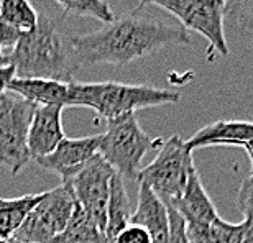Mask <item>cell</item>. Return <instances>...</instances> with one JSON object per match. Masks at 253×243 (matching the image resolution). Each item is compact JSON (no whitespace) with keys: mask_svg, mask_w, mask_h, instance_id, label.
I'll use <instances>...</instances> for the list:
<instances>
[{"mask_svg":"<svg viewBox=\"0 0 253 243\" xmlns=\"http://www.w3.org/2000/svg\"><path fill=\"white\" fill-rule=\"evenodd\" d=\"M78 61L83 66H125L166 46H189L191 35L181 25L130 13L102 25L99 30L73 37Z\"/></svg>","mask_w":253,"mask_h":243,"instance_id":"cell-1","label":"cell"},{"mask_svg":"<svg viewBox=\"0 0 253 243\" xmlns=\"http://www.w3.org/2000/svg\"><path fill=\"white\" fill-rule=\"evenodd\" d=\"M73 37L63 20L49 13H40L37 27L22 35L10 56L15 78L71 82L81 68Z\"/></svg>","mask_w":253,"mask_h":243,"instance_id":"cell-2","label":"cell"},{"mask_svg":"<svg viewBox=\"0 0 253 243\" xmlns=\"http://www.w3.org/2000/svg\"><path fill=\"white\" fill-rule=\"evenodd\" d=\"M181 94L173 89L124 82H68V107L92 109L105 122L135 114L140 109L176 104Z\"/></svg>","mask_w":253,"mask_h":243,"instance_id":"cell-3","label":"cell"},{"mask_svg":"<svg viewBox=\"0 0 253 243\" xmlns=\"http://www.w3.org/2000/svg\"><path fill=\"white\" fill-rule=\"evenodd\" d=\"M165 138L151 136L140 126L135 114L107 122V130L100 135L97 153L122 178L135 179L140 163L151 150H158Z\"/></svg>","mask_w":253,"mask_h":243,"instance_id":"cell-4","label":"cell"},{"mask_svg":"<svg viewBox=\"0 0 253 243\" xmlns=\"http://www.w3.org/2000/svg\"><path fill=\"white\" fill-rule=\"evenodd\" d=\"M192 168V151L179 135H171L163 140L156 158L141 168L135 179L148 186L166 207H174L183 196Z\"/></svg>","mask_w":253,"mask_h":243,"instance_id":"cell-5","label":"cell"},{"mask_svg":"<svg viewBox=\"0 0 253 243\" xmlns=\"http://www.w3.org/2000/svg\"><path fill=\"white\" fill-rule=\"evenodd\" d=\"M141 7L153 5L169 12L186 32H196L209 41V56H229L225 38L227 0H140Z\"/></svg>","mask_w":253,"mask_h":243,"instance_id":"cell-6","label":"cell"},{"mask_svg":"<svg viewBox=\"0 0 253 243\" xmlns=\"http://www.w3.org/2000/svg\"><path fill=\"white\" fill-rule=\"evenodd\" d=\"M76 197L68 182H61L51 191H44L43 197L33 207L13 240L28 243H56L63 234L76 207Z\"/></svg>","mask_w":253,"mask_h":243,"instance_id":"cell-7","label":"cell"},{"mask_svg":"<svg viewBox=\"0 0 253 243\" xmlns=\"http://www.w3.org/2000/svg\"><path fill=\"white\" fill-rule=\"evenodd\" d=\"M35 107L8 90L0 95V164L13 176L32 160L27 136Z\"/></svg>","mask_w":253,"mask_h":243,"instance_id":"cell-8","label":"cell"},{"mask_svg":"<svg viewBox=\"0 0 253 243\" xmlns=\"http://www.w3.org/2000/svg\"><path fill=\"white\" fill-rule=\"evenodd\" d=\"M114 173L112 166L97 153L68 182L74 192L78 205L102 232H105L107 222L109 187Z\"/></svg>","mask_w":253,"mask_h":243,"instance_id":"cell-9","label":"cell"},{"mask_svg":"<svg viewBox=\"0 0 253 243\" xmlns=\"http://www.w3.org/2000/svg\"><path fill=\"white\" fill-rule=\"evenodd\" d=\"M100 135L84 136V138H66L48 156L35 160L42 168L56 173L63 182H69L84 168L85 163L97 155Z\"/></svg>","mask_w":253,"mask_h":243,"instance_id":"cell-10","label":"cell"},{"mask_svg":"<svg viewBox=\"0 0 253 243\" xmlns=\"http://www.w3.org/2000/svg\"><path fill=\"white\" fill-rule=\"evenodd\" d=\"M61 105H37L28 126V151L32 160L43 158L53 153L54 148L66 138L63 130Z\"/></svg>","mask_w":253,"mask_h":243,"instance_id":"cell-11","label":"cell"},{"mask_svg":"<svg viewBox=\"0 0 253 243\" xmlns=\"http://www.w3.org/2000/svg\"><path fill=\"white\" fill-rule=\"evenodd\" d=\"M253 140V122L247 120H219L202 126L189 140L186 146L194 151L211 146H239Z\"/></svg>","mask_w":253,"mask_h":243,"instance_id":"cell-12","label":"cell"},{"mask_svg":"<svg viewBox=\"0 0 253 243\" xmlns=\"http://www.w3.org/2000/svg\"><path fill=\"white\" fill-rule=\"evenodd\" d=\"M130 224L143 227L151 237V243H168V207L143 182H138V202H136V209L131 214Z\"/></svg>","mask_w":253,"mask_h":243,"instance_id":"cell-13","label":"cell"},{"mask_svg":"<svg viewBox=\"0 0 253 243\" xmlns=\"http://www.w3.org/2000/svg\"><path fill=\"white\" fill-rule=\"evenodd\" d=\"M173 209L183 217L186 224L209 225L219 217L214 202L202 186L201 176L197 173L196 166L191 169L183 196L176 202Z\"/></svg>","mask_w":253,"mask_h":243,"instance_id":"cell-14","label":"cell"},{"mask_svg":"<svg viewBox=\"0 0 253 243\" xmlns=\"http://www.w3.org/2000/svg\"><path fill=\"white\" fill-rule=\"evenodd\" d=\"M7 90L20 95L33 105L68 107V82L38 78H13Z\"/></svg>","mask_w":253,"mask_h":243,"instance_id":"cell-15","label":"cell"},{"mask_svg":"<svg viewBox=\"0 0 253 243\" xmlns=\"http://www.w3.org/2000/svg\"><path fill=\"white\" fill-rule=\"evenodd\" d=\"M131 202L125 189V179L120 174L114 173L109 187V202H107V222H105V240L112 243L114 239L122 232L126 225H130L131 219Z\"/></svg>","mask_w":253,"mask_h":243,"instance_id":"cell-16","label":"cell"},{"mask_svg":"<svg viewBox=\"0 0 253 243\" xmlns=\"http://www.w3.org/2000/svg\"><path fill=\"white\" fill-rule=\"evenodd\" d=\"M43 197L40 194H25L12 199L0 197V240H12L25 219Z\"/></svg>","mask_w":253,"mask_h":243,"instance_id":"cell-17","label":"cell"},{"mask_svg":"<svg viewBox=\"0 0 253 243\" xmlns=\"http://www.w3.org/2000/svg\"><path fill=\"white\" fill-rule=\"evenodd\" d=\"M56 243H107L104 232L76 204L73 215Z\"/></svg>","mask_w":253,"mask_h":243,"instance_id":"cell-18","label":"cell"},{"mask_svg":"<svg viewBox=\"0 0 253 243\" xmlns=\"http://www.w3.org/2000/svg\"><path fill=\"white\" fill-rule=\"evenodd\" d=\"M38 12L30 0H2L0 2V22L18 33H28L37 27Z\"/></svg>","mask_w":253,"mask_h":243,"instance_id":"cell-19","label":"cell"},{"mask_svg":"<svg viewBox=\"0 0 253 243\" xmlns=\"http://www.w3.org/2000/svg\"><path fill=\"white\" fill-rule=\"evenodd\" d=\"M61 5L66 13L76 15V17L94 18L100 23H110L115 20L114 10L105 0H56Z\"/></svg>","mask_w":253,"mask_h":243,"instance_id":"cell-20","label":"cell"},{"mask_svg":"<svg viewBox=\"0 0 253 243\" xmlns=\"http://www.w3.org/2000/svg\"><path fill=\"white\" fill-rule=\"evenodd\" d=\"M20 38H22V33L15 32L13 28L0 22V68L12 66L10 64V56H12Z\"/></svg>","mask_w":253,"mask_h":243,"instance_id":"cell-21","label":"cell"},{"mask_svg":"<svg viewBox=\"0 0 253 243\" xmlns=\"http://www.w3.org/2000/svg\"><path fill=\"white\" fill-rule=\"evenodd\" d=\"M169 214V237L168 243H189L188 235H186V224L178 212L173 207H168Z\"/></svg>","mask_w":253,"mask_h":243,"instance_id":"cell-22","label":"cell"},{"mask_svg":"<svg viewBox=\"0 0 253 243\" xmlns=\"http://www.w3.org/2000/svg\"><path fill=\"white\" fill-rule=\"evenodd\" d=\"M112 243H151V237L143 227L130 224L115 237Z\"/></svg>","mask_w":253,"mask_h":243,"instance_id":"cell-23","label":"cell"},{"mask_svg":"<svg viewBox=\"0 0 253 243\" xmlns=\"http://www.w3.org/2000/svg\"><path fill=\"white\" fill-rule=\"evenodd\" d=\"M237 207L245 217L253 215V176L244 179L237 196Z\"/></svg>","mask_w":253,"mask_h":243,"instance_id":"cell-24","label":"cell"},{"mask_svg":"<svg viewBox=\"0 0 253 243\" xmlns=\"http://www.w3.org/2000/svg\"><path fill=\"white\" fill-rule=\"evenodd\" d=\"M13 78H15L13 66H5V68H0V95L7 92L8 84L12 82Z\"/></svg>","mask_w":253,"mask_h":243,"instance_id":"cell-25","label":"cell"},{"mask_svg":"<svg viewBox=\"0 0 253 243\" xmlns=\"http://www.w3.org/2000/svg\"><path fill=\"white\" fill-rule=\"evenodd\" d=\"M245 151H247V155H249V158H250V163H252V171H250V176H253V140L249 141V143H245L244 146H242Z\"/></svg>","mask_w":253,"mask_h":243,"instance_id":"cell-26","label":"cell"},{"mask_svg":"<svg viewBox=\"0 0 253 243\" xmlns=\"http://www.w3.org/2000/svg\"><path fill=\"white\" fill-rule=\"evenodd\" d=\"M8 242H10V243H28V242H20V240H13V239H12V240H8Z\"/></svg>","mask_w":253,"mask_h":243,"instance_id":"cell-27","label":"cell"},{"mask_svg":"<svg viewBox=\"0 0 253 243\" xmlns=\"http://www.w3.org/2000/svg\"><path fill=\"white\" fill-rule=\"evenodd\" d=\"M0 243H10L8 240H0Z\"/></svg>","mask_w":253,"mask_h":243,"instance_id":"cell-28","label":"cell"},{"mask_svg":"<svg viewBox=\"0 0 253 243\" xmlns=\"http://www.w3.org/2000/svg\"><path fill=\"white\" fill-rule=\"evenodd\" d=\"M252 46H253V43H252Z\"/></svg>","mask_w":253,"mask_h":243,"instance_id":"cell-29","label":"cell"},{"mask_svg":"<svg viewBox=\"0 0 253 243\" xmlns=\"http://www.w3.org/2000/svg\"><path fill=\"white\" fill-rule=\"evenodd\" d=\"M0 2H2V0H0Z\"/></svg>","mask_w":253,"mask_h":243,"instance_id":"cell-30","label":"cell"}]
</instances>
